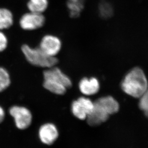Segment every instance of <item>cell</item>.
<instances>
[{"mask_svg":"<svg viewBox=\"0 0 148 148\" xmlns=\"http://www.w3.org/2000/svg\"><path fill=\"white\" fill-rule=\"evenodd\" d=\"M119 109V104L114 97L107 96L99 98L94 101L93 109L86 119L87 124L91 127L101 125Z\"/></svg>","mask_w":148,"mask_h":148,"instance_id":"obj_1","label":"cell"},{"mask_svg":"<svg viewBox=\"0 0 148 148\" xmlns=\"http://www.w3.org/2000/svg\"><path fill=\"white\" fill-rule=\"evenodd\" d=\"M121 86L126 94L131 97L140 98L148 88V80L141 69L135 67L125 75Z\"/></svg>","mask_w":148,"mask_h":148,"instance_id":"obj_2","label":"cell"},{"mask_svg":"<svg viewBox=\"0 0 148 148\" xmlns=\"http://www.w3.org/2000/svg\"><path fill=\"white\" fill-rule=\"evenodd\" d=\"M21 50L27 61L33 66L49 69L53 67L58 63L56 57L47 55L40 47L32 48L24 44L22 46Z\"/></svg>","mask_w":148,"mask_h":148,"instance_id":"obj_3","label":"cell"},{"mask_svg":"<svg viewBox=\"0 0 148 148\" xmlns=\"http://www.w3.org/2000/svg\"><path fill=\"white\" fill-rule=\"evenodd\" d=\"M9 113L14 119L16 127L19 130H26L32 124V112L24 106H13L9 109Z\"/></svg>","mask_w":148,"mask_h":148,"instance_id":"obj_4","label":"cell"},{"mask_svg":"<svg viewBox=\"0 0 148 148\" xmlns=\"http://www.w3.org/2000/svg\"><path fill=\"white\" fill-rule=\"evenodd\" d=\"M93 107V101L88 98L81 97L72 102L71 109L74 116L80 120H85L91 114Z\"/></svg>","mask_w":148,"mask_h":148,"instance_id":"obj_5","label":"cell"},{"mask_svg":"<svg viewBox=\"0 0 148 148\" xmlns=\"http://www.w3.org/2000/svg\"><path fill=\"white\" fill-rule=\"evenodd\" d=\"M45 18L42 14L29 12L22 16L19 25L25 30H33L40 29L44 25Z\"/></svg>","mask_w":148,"mask_h":148,"instance_id":"obj_6","label":"cell"},{"mask_svg":"<svg viewBox=\"0 0 148 148\" xmlns=\"http://www.w3.org/2000/svg\"><path fill=\"white\" fill-rule=\"evenodd\" d=\"M62 47L61 41L58 37L47 35L43 37L40 44V48L47 55L55 57L60 51Z\"/></svg>","mask_w":148,"mask_h":148,"instance_id":"obj_7","label":"cell"},{"mask_svg":"<svg viewBox=\"0 0 148 148\" xmlns=\"http://www.w3.org/2000/svg\"><path fill=\"white\" fill-rule=\"evenodd\" d=\"M38 137L42 143L51 145L58 138V130L54 124L51 123H45L40 127Z\"/></svg>","mask_w":148,"mask_h":148,"instance_id":"obj_8","label":"cell"},{"mask_svg":"<svg viewBox=\"0 0 148 148\" xmlns=\"http://www.w3.org/2000/svg\"><path fill=\"white\" fill-rule=\"evenodd\" d=\"M43 77L44 79L53 80L60 83L67 88H70L72 86V81L70 78L57 67L53 66L44 71Z\"/></svg>","mask_w":148,"mask_h":148,"instance_id":"obj_9","label":"cell"},{"mask_svg":"<svg viewBox=\"0 0 148 148\" xmlns=\"http://www.w3.org/2000/svg\"><path fill=\"white\" fill-rule=\"evenodd\" d=\"M78 87L80 92L84 95H93L99 91L100 83L95 77H85L80 81Z\"/></svg>","mask_w":148,"mask_h":148,"instance_id":"obj_10","label":"cell"},{"mask_svg":"<svg viewBox=\"0 0 148 148\" xmlns=\"http://www.w3.org/2000/svg\"><path fill=\"white\" fill-rule=\"evenodd\" d=\"M43 87L51 92L58 95L65 94L67 88L63 84L49 79H44Z\"/></svg>","mask_w":148,"mask_h":148,"instance_id":"obj_11","label":"cell"},{"mask_svg":"<svg viewBox=\"0 0 148 148\" xmlns=\"http://www.w3.org/2000/svg\"><path fill=\"white\" fill-rule=\"evenodd\" d=\"M14 23V16L8 9L0 7V30L8 29Z\"/></svg>","mask_w":148,"mask_h":148,"instance_id":"obj_12","label":"cell"},{"mask_svg":"<svg viewBox=\"0 0 148 148\" xmlns=\"http://www.w3.org/2000/svg\"><path fill=\"white\" fill-rule=\"evenodd\" d=\"M48 0H29L27 8L29 11L42 14L48 6Z\"/></svg>","mask_w":148,"mask_h":148,"instance_id":"obj_13","label":"cell"},{"mask_svg":"<svg viewBox=\"0 0 148 148\" xmlns=\"http://www.w3.org/2000/svg\"><path fill=\"white\" fill-rule=\"evenodd\" d=\"M67 6L71 17L76 18L79 16L84 8L83 3L67 1Z\"/></svg>","mask_w":148,"mask_h":148,"instance_id":"obj_14","label":"cell"},{"mask_svg":"<svg viewBox=\"0 0 148 148\" xmlns=\"http://www.w3.org/2000/svg\"><path fill=\"white\" fill-rule=\"evenodd\" d=\"M10 74L5 68L0 67V92L8 88L11 84Z\"/></svg>","mask_w":148,"mask_h":148,"instance_id":"obj_15","label":"cell"},{"mask_svg":"<svg viewBox=\"0 0 148 148\" xmlns=\"http://www.w3.org/2000/svg\"><path fill=\"white\" fill-rule=\"evenodd\" d=\"M99 13L101 17L108 18L112 16L114 13L112 6L107 1H101L99 6Z\"/></svg>","mask_w":148,"mask_h":148,"instance_id":"obj_16","label":"cell"},{"mask_svg":"<svg viewBox=\"0 0 148 148\" xmlns=\"http://www.w3.org/2000/svg\"><path fill=\"white\" fill-rule=\"evenodd\" d=\"M139 106L146 115L148 116V87L144 93L140 98Z\"/></svg>","mask_w":148,"mask_h":148,"instance_id":"obj_17","label":"cell"},{"mask_svg":"<svg viewBox=\"0 0 148 148\" xmlns=\"http://www.w3.org/2000/svg\"><path fill=\"white\" fill-rule=\"evenodd\" d=\"M8 46V39L3 32L0 30V53L4 51Z\"/></svg>","mask_w":148,"mask_h":148,"instance_id":"obj_18","label":"cell"},{"mask_svg":"<svg viewBox=\"0 0 148 148\" xmlns=\"http://www.w3.org/2000/svg\"><path fill=\"white\" fill-rule=\"evenodd\" d=\"M4 117H5V112H4V110L0 106V123H1L3 121Z\"/></svg>","mask_w":148,"mask_h":148,"instance_id":"obj_19","label":"cell"},{"mask_svg":"<svg viewBox=\"0 0 148 148\" xmlns=\"http://www.w3.org/2000/svg\"><path fill=\"white\" fill-rule=\"evenodd\" d=\"M84 0H68L69 1H72V2H81L83 3Z\"/></svg>","mask_w":148,"mask_h":148,"instance_id":"obj_20","label":"cell"}]
</instances>
